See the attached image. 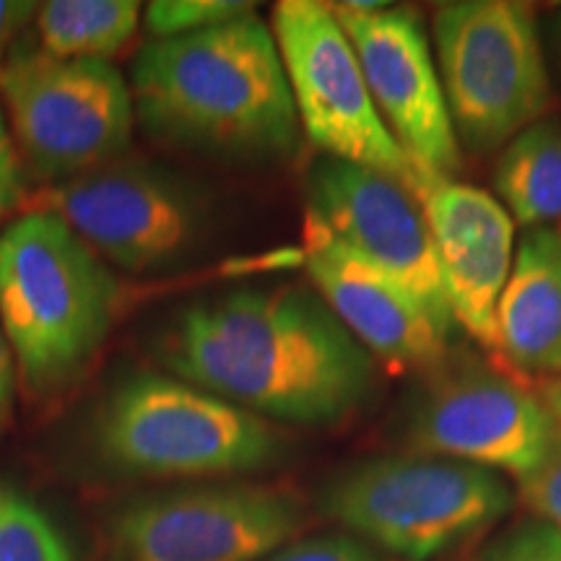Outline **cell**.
Instances as JSON below:
<instances>
[{"label": "cell", "instance_id": "5b68a950", "mask_svg": "<svg viewBox=\"0 0 561 561\" xmlns=\"http://www.w3.org/2000/svg\"><path fill=\"white\" fill-rule=\"evenodd\" d=\"M502 473L432 455H385L333 476L322 515L392 561H432L489 530L512 507Z\"/></svg>", "mask_w": 561, "mask_h": 561}, {"label": "cell", "instance_id": "7c38bea8", "mask_svg": "<svg viewBox=\"0 0 561 561\" xmlns=\"http://www.w3.org/2000/svg\"><path fill=\"white\" fill-rule=\"evenodd\" d=\"M307 216L416 299L447 335L458 333L424 208L388 174L320 157L305 180Z\"/></svg>", "mask_w": 561, "mask_h": 561}, {"label": "cell", "instance_id": "7402d4cb", "mask_svg": "<svg viewBox=\"0 0 561 561\" xmlns=\"http://www.w3.org/2000/svg\"><path fill=\"white\" fill-rule=\"evenodd\" d=\"M263 561H392L351 533H328V536L301 538L273 551Z\"/></svg>", "mask_w": 561, "mask_h": 561}, {"label": "cell", "instance_id": "4316f807", "mask_svg": "<svg viewBox=\"0 0 561 561\" xmlns=\"http://www.w3.org/2000/svg\"><path fill=\"white\" fill-rule=\"evenodd\" d=\"M538 396H541L546 411L551 413L553 424H557V430L561 434V375L553 377V380H546L543 390L538 392Z\"/></svg>", "mask_w": 561, "mask_h": 561}, {"label": "cell", "instance_id": "f1b7e54d", "mask_svg": "<svg viewBox=\"0 0 561 561\" xmlns=\"http://www.w3.org/2000/svg\"><path fill=\"white\" fill-rule=\"evenodd\" d=\"M559 229H561V227H559Z\"/></svg>", "mask_w": 561, "mask_h": 561}, {"label": "cell", "instance_id": "2e32d148", "mask_svg": "<svg viewBox=\"0 0 561 561\" xmlns=\"http://www.w3.org/2000/svg\"><path fill=\"white\" fill-rule=\"evenodd\" d=\"M496 356L517 375H561V229H528L496 305Z\"/></svg>", "mask_w": 561, "mask_h": 561}, {"label": "cell", "instance_id": "83f0119b", "mask_svg": "<svg viewBox=\"0 0 561 561\" xmlns=\"http://www.w3.org/2000/svg\"><path fill=\"white\" fill-rule=\"evenodd\" d=\"M553 42H557L559 53H561V5L557 11V19H553Z\"/></svg>", "mask_w": 561, "mask_h": 561}, {"label": "cell", "instance_id": "3957f363", "mask_svg": "<svg viewBox=\"0 0 561 561\" xmlns=\"http://www.w3.org/2000/svg\"><path fill=\"white\" fill-rule=\"evenodd\" d=\"M110 265L50 210H26L0 231V328L34 398L73 385L121 312Z\"/></svg>", "mask_w": 561, "mask_h": 561}, {"label": "cell", "instance_id": "5bb4252c", "mask_svg": "<svg viewBox=\"0 0 561 561\" xmlns=\"http://www.w3.org/2000/svg\"><path fill=\"white\" fill-rule=\"evenodd\" d=\"M301 261L312 289L375 359L419 371L447 359L453 335L439 331L409 291L343 248L310 216H305Z\"/></svg>", "mask_w": 561, "mask_h": 561}, {"label": "cell", "instance_id": "d4e9b609", "mask_svg": "<svg viewBox=\"0 0 561 561\" xmlns=\"http://www.w3.org/2000/svg\"><path fill=\"white\" fill-rule=\"evenodd\" d=\"M39 3H16V0H0V68L13 53V45L24 34L26 26L37 19Z\"/></svg>", "mask_w": 561, "mask_h": 561}, {"label": "cell", "instance_id": "e0dca14e", "mask_svg": "<svg viewBox=\"0 0 561 561\" xmlns=\"http://www.w3.org/2000/svg\"><path fill=\"white\" fill-rule=\"evenodd\" d=\"M494 187L510 219L528 229L561 221V123H533L502 146Z\"/></svg>", "mask_w": 561, "mask_h": 561}, {"label": "cell", "instance_id": "ba28073f", "mask_svg": "<svg viewBox=\"0 0 561 561\" xmlns=\"http://www.w3.org/2000/svg\"><path fill=\"white\" fill-rule=\"evenodd\" d=\"M271 32L307 140L325 157L388 174L416 193L419 174L377 112L354 45L331 3L280 0Z\"/></svg>", "mask_w": 561, "mask_h": 561}, {"label": "cell", "instance_id": "4fadbf2b", "mask_svg": "<svg viewBox=\"0 0 561 561\" xmlns=\"http://www.w3.org/2000/svg\"><path fill=\"white\" fill-rule=\"evenodd\" d=\"M331 9L354 45L377 112L409 153L419 182L455 180L462 167L460 140L419 13L380 0H346Z\"/></svg>", "mask_w": 561, "mask_h": 561}, {"label": "cell", "instance_id": "ac0fdd59", "mask_svg": "<svg viewBox=\"0 0 561 561\" xmlns=\"http://www.w3.org/2000/svg\"><path fill=\"white\" fill-rule=\"evenodd\" d=\"M39 47L55 58H115L136 37V0H47L37 11Z\"/></svg>", "mask_w": 561, "mask_h": 561}, {"label": "cell", "instance_id": "6da1fadb", "mask_svg": "<svg viewBox=\"0 0 561 561\" xmlns=\"http://www.w3.org/2000/svg\"><path fill=\"white\" fill-rule=\"evenodd\" d=\"M157 346L178 380L286 424H341L377 385L375 356L312 286L201 299L172 320Z\"/></svg>", "mask_w": 561, "mask_h": 561}, {"label": "cell", "instance_id": "8fae6325", "mask_svg": "<svg viewBox=\"0 0 561 561\" xmlns=\"http://www.w3.org/2000/svg\"><path fill=\"white\" fill-rule=\"evenodd\" d=\"M37 208L60 216L104 263L130 273L182 261L206 221L201 198L180 178L125 159L50 185Z\"/></svg>", "mask_w": 561, "mask_h": 561}, {"label": "cell", "instance_id": "30bf717a", "mask_svg": "<svg viewBox=\"0 0 561 561\" xmlns=\"http://www.w3.org/2000/svg\"><path fill=\"white\" fill-rule=\"evenodd\" d=\"M559 439L538 392L455 351L426 371L405 416V442L416 455L471 462L515 483L543 466Z\"/></svg>", "mask_w": 561, "mask_h": 561}, {"label": "cell", "instance_id": "277c9868", "mask_svg": "<svg viewBox=\"0 0 561 561\" xmlns=\"http://www.w3.org/2000/svg\"><path fill=\"white\" fill-rule=\"evenodd\" d=\"M94 447L136 479H224L265 471L289 453L273 421L164 375H136L100 403Z\"/></svg>", "mask_w": 561, "mask_h": 561}, {"label": "cell", "instance_id": "44dd1931", "mask_svg": "<svg viewBox=\"0 0 561 561\" xmlns=\"http://www.w3.org/2000/svg\"><path fill=\"white\" fill-rule=\"evenodd\" d=\"M473 561H561V530L530 515L496 533Z\"/></svg>", "mask_w": 561, "mask_h": 561}, {"label": "cell", "instance_id": "9c48e42d", "mask_svg": "<svg viewBox=\"0 0 561 561\" xmlns=\"http://www.w3.org/2000/svg\"><path fill=\"white\" fill-rule=\"evenodd\" d=\"M307 525L297 491L206 483L123 504L107 525V561H263Z\"/></svg>", "mask_w": 561, "mask_h": 561}, {"label": "cell", "instance_id": "8992f818", "mask_svg": "<svg viewBox=\"0 0 561 561\" xmlns=\"http://www.w3.org/2000/svg\"><path fill=\"white\" fill-rule=\"evenodd\" d=\"M432 37L455 136L468 151L502 149L549 115L553 89L530 3H439Z\"/></svg>", "mask_w": 561, "mask_h": 561}, {"label": "cell", "instance_id": "7a4b0ae2", "mask_svg": "<svg viewBox=\"0 0 561 561\" xmlns=\"http://www.w3.org/2000/svg\"><path fill=\"white\" fill-rule=\"evenodd\" d=\"M136 121L161 144L273 159L297 149L299 121L276 37L255 11L153 39L130 70Z\"/></svg>", "mask_w": 561, "mask_h": 561}, {"label": "cell", "instance_id": "cb8c5ba5", "mask_svg": "<svg viewBox=\"0 0 561 561\" xmlns=\"http://www.w3.org/2000/svg\"><path fill=\"white\" fill-rule=\"evenodd\" d=\"M21 193H24V178H21V157L13 136L5 123L3 107H0V221L19 208Z\"/></svg>", "mask_w": 561, "mask_h": 561}, {"label": "cell", "instance_id": "603a6c76", "mask_svg": "<svg viewBox=\"0 0 561 561\" xmlns=\"http://www.w3.org/2000/svg\"><path fill=\"white\" fill-rule=\"evenodd\" d=\"M517 496L533 517L561 530V439L543 460V466L517 481Z\"/></svg>", "mask_w": 561, "mask_h": 561}, {"label": "cell", "instance_id": "9a60e30c", "mask_svg": "<svg viewBox=\"0 0 561 561\" xmlns=\"http://www.w3.org/2000/svg\"><path fill=\"white\" fill-rule=\"evenodd\" d=\"M416 198L432 229L455 322L496 354V305L515 257V221L494 195L458 178L419 182Z\"/></svg>", "mask_w": 561, "mask_h": 561}, {"label": "cell", "instance_id": "d6986e66", "mask_svg": "<svg viewBox=\"0 0 561 561\" xmlns=\"http://www.w3.org/2000/svg\"><path fill=\"white\" fill-rule=\"evenodd\" d=\"M0 561H79L58 523L37 502L3 481H0Z\"/></svg>", "mask_w": 561, "mask_h": 561}, {"label": "cell", "instance_id": "52a82bcc", "mask_svg": "<svg viewBox=\"0 0 561 561\" xmlns=\"http://www.w3.org/2000/svg\"><path fill=\"white\" fill-rule=\"evenodd\" d=\"M0 107L32 174L58 185L123 159L136 107L112 62L16 47L0 68Z\"/></svg>", "mask_w": 561, "mask_h": 561}, {"label": "cell", "instance_id": "484cf974", "mask_svg": "<svg viewBox=\"0 0 561 561\" xmlns=\"http://www.w3.org/2000/svg\"><path fill=\"white\" fill-rule=\"evenodd\" d=\"M13 405H16V362L0 328V434L11 426Z\"/></svg>", "mask_w": 561, "mask_h": 561}, {"label": "cell", "instance_id": "ffe728a7", "mask_svg": "<svg viewBox=\"0 0 561 561\" xmlns=\"http://www.w3.org/2000/svg\"><path fill=\"white\" fill-rule=\"evenodd\" d=\"M242 0H153L146 5V30L153 39H174L252 13Z\"/></svg>", "mask_w": 561, "mask_h": 561}]
</instances>
